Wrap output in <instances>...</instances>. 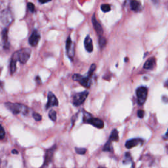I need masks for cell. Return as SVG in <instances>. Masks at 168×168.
<instances>
[{"instance_id":"obj_1","label":"cell","mask_w":168,"mask_h":168,"mask_svg":"<svg viewBox=\"0 0 168 168\" xmlns=\"http://www.w3.org/2000/svg\"><path fill=\"white\" fill-rule=\"evenodd\" d=\"M5 105L7 108L14 114H22L24 115V116H26V115H28L30 111V110L24 104L19 103H13L8 102V103H6Z\"/></svg>"},{"instance_id":"obj_2","label":"cell","mask_w":168,"mask_h":168,"mask_svg":"<svg viewBox=\"0 0 168 168\" xmlns=\"http://www.w3.org/2000/svg\"><path fill=\"white\" fill-rule=\"evenodd\" d=\"M31 50L28 48L20 49L13 55L12 59L17 62L18 61L22 64H26L30 57Z\"/></svg>"},{"instance_id":"obj_3","label":"cell","mask_w":168,"mask_h":168,"mask_svg":"<svg viewBox=\"0 0 168 168\" xmlns=\"http://www.w3.org/2000/svg\"><path fill=\"white\" fill-rule=\"evenodd\" d=\"M83 120L84 123L91 124L95 127L98 128V129H102L104 127V121L103 120L99 119V118H93L88 113L85 114Z\"/></svg>"},{"instance_id":"obj_4","label":"cell","mask_w":168,"mask_h":168,"mask_svg":"<svg viewBox=\"0 0 168 168\" xmlns=\"http://www.w3.org/2000/svg\"><path fill=\"white\" fill-rule=\"evenodd\" d=\"M89 92L85 91L81 93H75L73 96V99H72V103L75 107H79L80 105L83 104L84 102L86 100L88 97Z\"/></svg>"},{"instance_id":"obj_5","label":"cell","mask_w":168,"mask_h":168,"mask_svg":"<svg viewBox=\"0 0 168 168\" xmlns=\"http://www.w3.org/2000/svg\"><path fill=\"white\" fill-rule=\"evenodd\" d=\"M137 103L139 105H143L146 102L148 95V89L144 87H139L136 91Z\"/></svg>"},{"instance_id":"obj_6","label":"cell","mask_w":168,"mask_h":168,"mask_svg":"<svg viewBox=\"0 0 168 168\" xmlns=\"http://www.w3.org/2000/svg\"><path fill=\"white\" fill-rule=\"evenodd\" d=\"M13 15L9 9H5L2 11L0 15V21L3 25L9 26L13 21Z\"/></svg>"},{"instance_id":"obj_7","label":"cell","mask_w":168,"mask_h":168,"mask_svg":"<svg viewBox=\"0 0 168 168\" xmlns=\"http://www.w3.org/2000/svg\"><path fill=\"white\" fill-rule=\"evenodd\" d=\"M72 78H73L74 81L80 82V84L85 87H90L91 85V80L90 77L89 76L83 77L80 74H74L73 75V76H72Z\"/></svg>"},{"instance_id":"obj_8","label":"cell","mask_w":168,"mask_h":168,"mask_svg":"<svg viewBox=\"0 0 168 168\" xmlns=\"http://www.w3.org/2000/svg\"><path fill=\"white\" fill-rule=\"evenodd\" d=\"M56 149H57V147H56V145H54L53 147H52L51 148H50V149H49L46 150L45 155V159H44V164L42 166L43 167H44L45 166H47L49 164L52 162L53 157Z\"/></svg>"},{"instance_id":"obj_9","label":"cell","mask_w":168,"mask_h":168,"mask_svg":"<svg viewBox=\"0 0 168 168\" xmlns=\"http://www.w3.org/2000/svg\"><path fill=\"white\" fill-rule=\"evenodd\" d=\"M66 49H67V53L68 57L72 61L75 55V50L74 45L72 43L70 37L68 38L67 43H66Z\"/></svg>"},{"instance_id":"obj_10","label":"cell","mask_w":168,"mask_h":168,"mask_svg":"<svg viewBox=\"0 0 168 168\" xmlns=\"http://www.w3.org/2000/svg\"><path fill=\"white\" fill-rule=\"evenodd\" d=\"M48 101L47 103L46 104V108H49L52 107H57L58 105V101L57 100V97H55V95L52 93L51 92H49L48 94Z\"/></svg>"},{"instance_id":"obj_11","label":"cell","mask_w":168,"mask_h":168,"mask_svg":"<svg viewBox=\"0 0 168 168\" xmlns=\"http://www.w3.org/2000/svg\"><path fill=\"white\" fill-rule=\"evenodd\" d=\"M143 143V140L139 138L136 139H131L126 141V147L128 149H132L133 147H137L139 144H142Z\"/></svg>"},{"instance_id":"obj_12","label":"cell","mask_w":168,"mask_h":168,"mask_svg":"<svg viewBox=\"0 0 168 168\" xmlns=\"http://www.w3.org/2000/svg\"><path fill=\"white\" fill-rule=\"evenodd\" d=\"M39 39H40V35L39 32L37 30H34L29 38V43L32 47H36L38 44Z\"/></svg>"},{"instance_id":"obj_13","label":"cell","mask_w":168,"mask_h":168,"mask_svg":"<svg viewBox=\"0 0 168 168\" xmlns=\"http://www.w3.org/2000/svg\"><path fill=\"white\" fill-rule=\"evenodd\" d=\"M92 24L93 25V27L95 30V31L97 33V34L99 36H102L103 34V29L102 28L100 23L97 21V20L95 18V15H93L91 19Z\"/></svg>"},{"instance_id":"obj_14","label":"cell","mask_w":168,"mask_h":168,"mask_svg":"<svg viewBox=\"0 0 168 168\" xmlns=\"http://www.w3.org/2000/svg\"><path fill=\"white\" fill-rule=\"evenodd\" d=\"M84 46L87 51L89 53H91L93 50V41L90 38V36H87L85 39L84 41Z\"/></svg>"},{"instance_id":"obj_15","label":"cell","mask_w":168,"mask_h":168,"mask_svg":"<svg viewBox=\"0 0 168 168\" xmlns=\"http://www.w3.org/2000/svg\"><path fill=\"white\" fill-rule=\"evenodd\" d=\"M156 65V58L152 57L148 59L144 64V68L147 70H152Z\"/></svg>"},{"instance_id":"obj_16","label":"cell","mask_w":168,"mask_h":168,"mask_svg":"<svg viewBox=\"0 0 168 168\" xmlns=\"http://www.w3.org/2000/svg\"><path fill=\"white\" fill-rule=\"evenodd\" d=\"M131 9L135 12H139L142 9V5L137 0H131L130 2Z\"/></svg>"},{"instance_id":"obj_17","label":"cell","mask_w":168,"mask_h":168,"mask_svg":"<svg viewBox=\"0 0 168 168\" xmlns=\"http://www.w3.org/2000/svg\"><path fill=\"white\" fill-rule=\"evenodd\" d=\"M7 32L8 30L7 28H5L1 32V39L5 48L9 47V43L7 40Z\"/></svg>"},{"instance_id":"obj_18","label":"cell","mask_w":168,"mask_h":168,"mask_svg":"<svg viewBox=\"0 0 168 168\" xmlns=\"http://www.w3.org/2000/svg\"><path fill=\"white\" fill-rule=\"evenodd\" d=\"M118 140H119V133L116 129H114L112 131L108 141H110V142H114V141L116 142V141H118Z\"/></svg>"},{"instance_id":"obj_19","label":"cell","mask_w":168,"mask_h":168,"mask_svg":"<svg viewBox=\"0 0 168 168\" xmlns=\"http://www.w3.org/2000/svg\"><path fill=\"white\" fill-rule=\"evenodd\" d=\"M103 151L104 152H113V148L112 145V142H110V141H108L107 143L104 144L103 147Z\"/></svg>"},{"instance_id":"obj_20","label":"cell","mask_w":168,"mask_h":168,"mask_svg":"<svg viewBox=\"0 0 168 168\" xmlns=\"http://www.w3.org/2000/svg\"><path fill=\"white\" fill-rule=\"evenodd\" d=\"M131 161H132V156H131V154L130 152L126 153L123 160V164L126 165V164H128L130 162H131Z\"/></svg>"},{"instance_id":"obj_21","label":"cell","mask_w":168,"mask_h":168,"mask_svg":"<svg viewBox=\"0 0 168 168\" xmlns=\"http://www.w3.org/2000/svg\"><path fill=\"white\" fill-rule=\"evenodd\" d=\"M98 44H99L100 48L103 49L107 45L106 39L103 38V36H99V39H98Z\"/></svg>"},{"instance_id":"obj_22","label":"cell","mask_w":168,"mask_h":168,"mask_svg":"<svg viewBox=\"0 0 168 168\" xmlns=\"http://www.w3.org/2000/svg\"><path fill=\"white\" fill-rule=\"evenodd\" d=\"M16 61L11 58V62H10V71H11V73L12 74L16 71Z\"/></svg>"},{"instance_id":"obj_23","label":"cell","mask_w":168,"mask_h":168,"mask_svg":"<svg viewBox=\"0 0 168 168\" xmlns=\"http://www.w3.org/2000/svg\"><path fill=\"white\" fill-rule=\"evenodd\" d=\"M49 117L52 121H55L57 120V112L55 110H51L49 112Z\"/></svg>"},{"instance_id":"obj_24","label":"cell","mask_w":168,"mask_h":168,"mask_svg":"<svg viewBox=\"0 0 168 168\" xmlns=\"http://www.w3.org/2000/svg\"><path fill=\"white\" fill-rule=\"evenodd\" d=\"M101 10L104 13H107L110 11L111 7H110V5H108V4H103L101 5Z\"/></svg>"},{"instance_id":"obj_25","label":"cell","mask_w":168,"mask_h":168,"mask_svg":"<svg viewBox=\"0 0 168 168\" xmlns=\"http://www.w3.org/2000/svg\"><path fill=\"white\" fill-rule=\"evenodd\" d=\"M75 152H76L77 154H85V153H86L87 149H85V148H78V147H76L75 149Z\"/></svg>"},{"instance_id":"obj_26","label":"cell","mask_w":168,"mask_h":168,"mask_svg":"<svg viewBox=\"0 0 168 168\" xmlns=\"http://www.w3.org/2000/svg\"><path fill=\"white\" fill-rule=\"evenodd\" d=\"M96 70V65H95V64H92L91 66V67L90 68V70H89V72H88V75H87V76L89 77H91L92 75H93V74L94 73V71Z\"/></svg>"},{"instance_id":"obj_27","label":"cell","mask_w":168,"mask_h":168,"mask_svg":"<svg viewBox=\"0 0 168 168\" xmlns=\"http://www.w3.org/2000/svg\"><path fill=\"white\" fill-rule=\"evenodd\" d=\"M5 136V131L4 128L0 124V139H3Z\"/></svg>"},{"instance_id":"obj_28","label":"cell","mask_w":168,"mask_h":168,"mask_svg":"<svg viewBox=\"0 0 168 168\" xmlns=\"http://www.w3.org/2000/svg\"><path fill=\"white\" fill-rule=\"evenodd\" d=\"M32 116L33 118H34V120L36 121H41V119H42V117L40 114H39L38 113H36V112H34L32 114Z\"/></svg>"},{"instance_id":"obj_29","label":"cell","mask_w":168,"mask_h":168,"mask_svg":"<svg viewBox=\"0 0 168 168\" xmlns=\"http://www.w3.org/2000/svg\"><path fill=\"white\" fill-rule=\"evenodd\" d=\"M28 8L31 12H34L35 11V6L32 3H29L28 4Z\"/></svg>"},{"instance_id":"obj_30","label":"cell","mask_w":168,"mask_h":168,"mask_svg":"<svg viewBox=\"0 0 168 168\" xmlns=\"http://www.w3.org/2000/svg\"><path fill=\"white\" fill-rule=\"evenodd\" d=\"M137 116L139 118H143L144 116V112L143 110H139L137 112Z\"/></svg>"},{"instance_id":"obj_31","label":"cell","mask_w":168,"mask_h":168,"mask_svg":"<svg viewBox=\"0 0 168 168\" xmlns=\"http://www.w3.org/2000/svg\"><path fill=\"white\" fill-rule=\"evenodd\" d=\"M38 1H39V3H41V4H44V3L50 1H51V0H38Z\"/></svg>"},{"instance_id":"obj_32","label":"cell","mask_w":168,"mask_h":168,"mask_svg":"<svg viewBox=\"0 0 168 168\" xmlns=\"http://www.w3.org/2000/svg\"><path fill=\"white\" fill-rule=\"evenodd\" d=\"M36 82H37L38 84H41V80H40V78H39V76H37L36 78Z\"/></svg>"},{"instance_id":"obj_33","label":"cell","mask_w":168,"mask_h":168,"mask_svg":"<svg viewBox=\"0 0 168 168\" xmlns=\"http://www.w3.org/2000/svg\"><path fill=\"white\" fill-rule=\"evenodd\" d=\"M164 139H166V140H167V139H168V130H167V132H166V135H164Z\"/></svg>"},{"instance_id":"obj_34","label":"cell","mask_w":168,"mask_h":168,"mask_svg":"<svg viewBox=\"0 0 168 168\" xmlns=\"http://www.w3.org/2000/svg\"><path fill=\"white\" fill-rule=\"evenodd\" d=\"M164 86L168 89V80L167 81H166L165 83H164Z\"/></svg>"},{"instance_id":"obj_35","label":"cell","mask_w":168,"mask_h":168,"mask_svg":"<svg viewBox=\"0 0 168 168\" xmlns=\"http://www.w3.org/2000/svg\"><path fill=\"white\" fill-rule=\"evenodd\" d=\"M152 1H153V3H154V4H158V3H159L160 0H152Z\"/></svg>"},{"instance_id":"obj_36","label":"cell","mask_w":168,"mask_h":168,"mask_svg":"<svg viewBox=\"0 0 168 168\" xmlns=\"http://www.w3.org/2000/svg\"><path fill=\"white\" fill-rule=\"evenodd\" d=\"M12 153H13V154H18V152H17V150H13L12 151Z\"/></svg>"},{"instance_id":"obj_37","label":"cell","mask_w":168,"mask_h":168,"mask_svg":"<svg viewBox=\"0 0 168 168\" xmlns=\"http://www.w3.org/2000/svg\"><path fill=\"white\" fill-rule=\"evenodd\" d=\"M1 87H2V83H1V81H0V90H1Z\"/></svg>"},{"instance_id":"obj_38","label":"cell","mask_w":168,"mask_h":168,"mask_svg":"<svg viewBox=\"0 0 168 168\" xmlns=\"http://www.w3.org/2000/svg\"><path fill=\"white\" fill-rule=\"evenodd\" d=\"M127 1H128V0H126V1H125V4H126V3H127Z\"/></svg>"}]
</instances>
